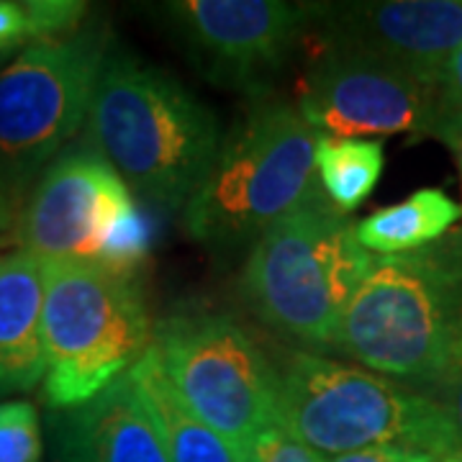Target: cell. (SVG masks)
<instances>
[{
    "mask_svg": "<svg viewBox=\"0 0 462 462\" xmlns=\"http://www.w3.org/2000/svg\"><path fill=\"white\" fill-rule=\"evenodd\" d=\"M93 149L134 196L157 208H185L218 152V121L162 67L111 51L90 108Z\"/></svg>",
    "mask_w": 462,
    "mask_h": 462,
    "instance_id": "1",
    "label": "cell"
},
{
    "mask_svg": "<svg viewBox=\"0 0 462 462\" xmlns=\"http://www.w3.org/2000/svg\"><path fill=\"white\" fill-rule=\"evenodd\" d=\"M355 226L316 180L249 249L242 273L249 311L293 342L319 352L334 346L349 300L375 264Z\"/></svg>",
    "mask_w": 462,
    "mask_h": 462,
    "instance_id": "2",
    "label": "cell"
},
{
    "mask_svg": "<svg viewBox=\"0 0 462 462\" xmlns=\"http://www.w3.org/2000/svg\"><path fill=\"white\" fill-rule=\"evenodd\" d=\"M319 134L296 103L267 93L231 121L208 175L182 208L188 234L211 249L254 245L316 182Z\"/></svg>",
    "mask_w": 462,
    "mask_h": 462,
    "instance_id": "3",
    "label": "cell"
},
{
    "mask_svg": "<svg viewBox=\"0 0 462 462\" xmlns=\"http://www.w3.org/2000/svg\"><path fill=\"white\" fill-rule=\"evenodd\" d=\"M460 311L462 229H455L430 247L375 257L334 349L380 375L439 391Z\"/></svg>",
    "mask_w": 462,
    "mask_h": 462,
    "instance_id": "4",
    "label": "cell"
},
{
    "mask_svg": "<svg viewBox=\"0 0 462 462\" xmlns=\"http://www.w3.org/2000/svg\"><path fill=\"white\" fill-rule=\"evenodd\" d=\"M44 267V401L83 406L126 378L152 346L154 327L139 275L96 263Z\"/></svg>",
    "mask_w": 462,
    "mask_h": 462,
    "instance_id": "5",
    "label": "cell"
},
{
    "mask_svg": "<svg viewBox=\"0 0 462 462\" xmlns=\"http://www.w3.org/2000/svg\"><path fill=\"white\" fill-rule=\"evenodd\" d=\"M281 424L327 455L396 445L437 462L457 455L447 409L434 396L363 367L293 352L281 367Z\"/></svg>",
    "mask_w": 462,
    "mask_h": 462,
    "instance_id": "6",
    "label": "cell"
},
{
    "mask_svg": "<svg viewBox=\"0 0 462 462\" xmlns=\"http://www.w3.org/2000/svg\"><path fill=\"white\" fill-rule=\"evenodd\" d=\"M149 349L185 409L245 460L254 437L281 421V370L234 316L178 309L157 324Z\"/></svg>",
    "mask_w": 462,
    "mask_h": 462,
    "instance_id": "7",
    "label": "cell"
},
{
    "mask_svg": "<svg viewBox=\"0 0 462 462\" xmlns=\"http://www.w3.org/2000/svg\"><path fill=\"white\" fill-rule=\"evenodd\" d=\"M111 33L88 23L39 42L0 69V172L18 203L90 116Z\"/></svg>",
    "mask_w": 462,
    "mask_h": 462,
    "instance_id": "8",
    "label": "cell"
},
{
    "mask_svg": "<svg viewBox=\"0 0 462 462\" xmlns=\"http://www.w3.org/2000/svg\"><path fill=\"white\" fill-rule=\"evenodd\" d=\"M319 5L282 0H172L162 16L188 57L221 88L249 96L285 65Z\"/></svg>",
    "mask_w": 462,
    "mask_h": 462,
    "instance_id": "9",
    "label": "cell"
},
{
    "mask_svg": "<svg viewBox=\"0 0 462 462\" xmlns=\"http://www.w3.org/2000/svg\"><path fill=\"white\" fill-rule=\"evenodd\" d=\"M296 106L327 139L431 136L439 116V88L373 57L327 47L306 72Z\"/></svg>",
    "mask_w": 462,
    "mask_h": 462,
    "instance_id": "10",
    "label": "cell"
},
{
    "mask_svg": "<svg viewBox=\"0 0 462 462\" xmlns=\"http://www.w3.org/2000/svg\"><path fill=\"white\" fill-rule=\"evenodd\" d=\"M134 206L129 185L98 149H67L21 208V252L42 264L96 263L106 234Z\"/></svg>",
    "mask_w": 462,
    "mask_h": 462,
    "instance_id": "11",
    "label": "cell"
},
{
    "mask_svg": "<svg viewBox=\"0 0 462 462\" xmlns=\"http://www.w3.org/2000/svg\"><path fill=\"white\" fill-rule=\"evenodd\" d=\"M327 47L393 65L421 83L439 85L462 47L460 0H383L319 5Z\"/></svg>",
    "mask_w": 462,
    "mask_h": 462,
    "instance_id": "12",
    "label": "cell"
},
{
    "mask_svg": "<svg viewBox=\"0 0 462 462\" xmlns=\"http://www.w3.org/2000/svg\"><path fill=\"white\" fill-rule=\"evenodd\" d=\"M54 462H170L147 401L132 375L83 406L50 416Z\"/></svg>",
    "mask_w": 462,
    "mask_h": 462,
    "instance_id": "13",
    "label": "cell"
},
{
    "mask_svg": "<svg viewBox=\"0 0 462 462\" xmlns=\"http://www.w3.org/2000/svg\"><path fill=\"white\" fill-rule=\"evenodd\" d=\"M44 267L26 252L0 257V393L44 380Z\"/></svg>",
    "mask_w": 462,
    "mask_h": 462,
    "instance_id": "14",
    "label": "cell"
},
{
    "mask_svg": "<svg viewBox=\"0 0 462 462\" xmlns=\"http://www.w3.org/2000/svg\"><path fill=\"white\" fill-rule=\"evenodd\" d=\"M129 375L136 380L149 411L160 427L170 462H247L229 439H224L218 431L206 427L185 409L152 349H147V355L134 365Z\"/></svg>",
    "mask_w": 462,
    "mask_h": 462,
    "instance_id": "15",
    "label": "cell"
},
{
    "mask_svg": "<svg viewBox=\"0 0 462 462\" xmlns=\"http://www.w3.org/2000/svg\"><path fill=\"white\" fill-rule=\"evenodd\" d=\"M462 208L439 188H421L396 206L363 218L355 231L367 252L383 257L406 254L434 245L457 224Z\"/></svg>",
    "mask_w": 462,
    "mask_h": 462,
    "instance_id": "16",
    "label": "cell"
},
{
    "mask_svg": "<svg viewBox=\"0 0 462 462\" xmlns=\"http://www.w3.org/2000/svg\"><path fill=\"white\" fill-rule=\"evenodd\" d=\"M385 165L383 144L373 139H319L316 180L324 196L349 214L363 206L378 185Z\"/></svg>",
    "mask_w": 462,
    "mask_h": 462,
    "instance_id": "17",
    "label": "cell"
},
{
    "mask_svg": "<svg viewBox=\"0 0 462 462\" xmlns=\"http://www.w3.org/2000/svg\"><path fill=\"white\" fill-rule=\"evenodd\" d=\"M85 16L80 0H0V69L39 42L83 29Z\"/></svg>",
    "mask_w": 462,
    "mask_h": 462,
    "instance_id": "18",
    "label": "cell"
},
{
    "mask_svg": "<svg viewBox=\"0 0 462 462\" xmlns=\"http://www.w3.org/2000/svg\"><path fill=\"white\" fill-rule=\"evenodd\" d=\"M152 236H154L152 218L134 206L106 234L96 264L118 275H139V267L147 260L152 247Z\"/></svg>",
    "mask_w": 462,
    "mask_h": 462,
    "instance_id": "19",
    "label": "cell"
},
{
    "mask_svg": "<svg viewBox=\"0 0 462 462\" xmlns=\"http://www.w3.org/2000/svg\"><path fill=\"white\" fill-rule=\"evenodd\" d=\"M39 413L29 401L0 403V462H42Z\"/></svg>",
    "mask_w": 462,
    "mask_h": 462,
    "instance_id": "20",
    "label": "cell"
},
{
    "mask_svg": "<svg viewBox=\"0 0 462 462\" xmlns=\"http://www.w3.org/2000/svg\"><path fill=\"white\" fill-rule=\"evenodd\" d=\"M247 462H327L314 447L303 445L281 421L263 430L247 449Z\"/></svg>",
    "mask_w": 462,
    "mask_h": 462,
    "instance_id": "21",
    "label": "cell"
},
{
    "mask_svg": "<svg viewBox=\"0 0 462 462\" xmlns=\"http://www.w3.org/2000/svg\"><path fill=\"white\" fill-rule=\"evenodd\" d=\"M437 393H439L437 401L449 413L455 439H457V452H462V311L457 316V324H455L452 345H449V355H447L445 375H442Z\"/></svg>",
    "mask_w": 462,
    "mask_h": 462,
    "instance_id": "22",
    "label": "cell"
},
{
    "mask_svg": "<svg viewBox=\"0 0 462 462\" xmlns=\"http://www.w3.org/2000/svg\"><path fill=\"white\" fill-rule=\"evenodd\" d=\"M329 462H437L424 452H413L406 447L396 445H380L367 447V449H357V452H346V455H337Z\"/></svg>",
    "mask_w": 462,
    "mask_h": 462,
    "instance_id": "23",
    "label": "cell"
},
{
    "mask_svg": "<svg viewBox=\"0 0 462 462\" xmlns=\"http://www.w3.org/2000/svg\"><path fill=\"white\" fill-rule=\"evenodd\" d=\"M431 136H437L439 142H445L449 152L455 154V162L460 170V182H462V114L449 108L439 98V116H437V124H434V132Z\"/></svg>",
    "mask_w": 462,
    "mask_h": 462,
    "instance_id": "24",
    "label": "cell"
},
{
    "mask_svg": "<svg viewBox=\"0 0 462 462\" xmlns=\"http://www.w3.org/2000/svg\"><path fill=\"white\" fill-rule=\"evenodd\" d=\"M439 98L445 106L455 108L462 114V47L457 54L449 60V65L442 72V80H439Z\"/></svg>",
    "mask_w": 462,
    "mask_h": 462,
    "instance_id": "25",
    "label": "cell"
},
{
    "mask_svg": "<svg viewBox=\"0 0 462 462\" xmlns=\"http://www.w3.org/2000/svg\"><path fill=\"white\" fill-rule=\"evenodd\" d=\"M18 208H21V203L11 193L8 182H5L3 172H0V229H11L14 226V221L21 216Z\"/></svg>",
    "mask_w": 462,
    "mask_h": 462,
    "instance_id": "26",
    "label": "cell"
},
{
    "mask_svg": "<svg viewBox=\"0 0 462 462\" xmlns=\"http://www.w3.org/2000/svg\"><path fill=\"white\" fill-rule=\"evenodd\" d=\"M442 462H462V452H457V455H452V457H447Z\"/></svg>",
    "mask_w": 462,
    "mask_h": 462,
    "instance_id": "27",
    "label": "cell"
}]
</instances>
